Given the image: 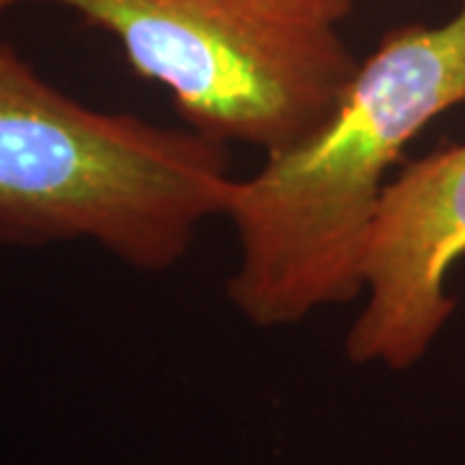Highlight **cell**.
Listing matches in <instances>:
<instances>
[{"label":"cell","mask_w":465,"mask_h":465,"mask_svg":"<svg viewBox=\"0 0 465 465\" xmlns=\"http://www.w3.org/2000/svg\"><path fill=\"white\" fill-rule=\"evenodd\" d=\"M463 104L465 3L442 24L385 34L316 133L232 179L223 217L238 235L235 311L280 329L362 298L388 171L430 122Z\"/></svg>","instance_id":"cell-1"},{"label":"cell","mask_w":465,"mask_h":465,"mask_svg":"<svg viewBox=\"0 0 465 465\" xmlns=\"http://www.w3.org/2000/svg\"><path fill=\"white\" fill-rule=\"evenodd\" d=\"M231 183L225 143L81 104L0 39V243L94 241L158 274L225 215Z\"/></svg>","instance_id":"cell-2"},{"label":"cell","mask_w":465,"mask_h":465,"mask_svg":"<svg viewBox=\"0 0 465 465\" xmlns=\"http://www.w3.org/2000/svg\"><path fill=\"white\" fill-rule=\"evenodd\" d=\"M47 3L112 34L194 133L282 153L336 112L360 60L341 26L354 0H0Z\"/></svg>","instance_id":"cell-3"},{"label":"cell","mask_w":465,"mask_h":465,"mask_svg":"<svg viewBox=\"0 0 465 465\" xmlns=\"http://www.w3.org/2000/svg\"><path fill=\"white\" fill-rule=\"evenodd\" d=\"M465 256V143L419 158L385 186L365 251V305L347 333L354 365L409 370L448 326V277Z\"/></svg>","instance_id":"cell-4"}]
</instances>
